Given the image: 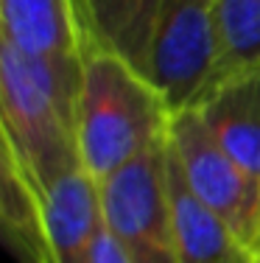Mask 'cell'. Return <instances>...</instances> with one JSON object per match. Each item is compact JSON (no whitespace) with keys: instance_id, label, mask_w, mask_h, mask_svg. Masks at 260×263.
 Instances as JSON below:
<instances>
[{"instance_id":"cell-1","label":"cell","mask_w":260,"mask_h":263,"mask_svg":"<svg viewBox=\"0 0 260 263\" xmlns=\"http://www.w3.org/2000/svg\"><path fill=\"white\" fill-rule=\"evenodd\" d=\"M171 121L173 109L146 73L87 42L76 98V148L95 182L163 146Z\"/></svg>"},{"instance_id":"cell-2","label":"cell","mask_w":260,"mask_h":263,"mask_svg":"<svg viewBox=\"0 0 260 263\" xmlns=\"http://www.w3.org/2000/svg\"><path fill=\"white\" fill-rule=\"evenodd\" d=\"M78 84L48 62L0 42L3 154L39 182L82 162L76 148Z\"/></svg>"},{"instance_id":"cell-3","label":"cell","mask_w":260,"mask_h":263,"mask_svg":"<svg viewBox=\"0 0 260 263\" xmlns=\"http://www.w3.org/2000/svg\"><path fill=\"white\" fill-rule=\"evenodd\" d=\"M168 146L188 187L260 258V177L210 135L193 109L173 115Z\"/></svg>"},{"instance_id":"cell-4","label":"cell","mask_w":260,"mask_h":263,"mask_svg":"<svg viewBox=\"0 0 260 263\" xmlns=\"http://www.w3.org/2000/svg\"><path fill=\"white\" fill-rule=\"evenodd\" d=\"M165 165L168 140L98 182L104 227L129 263H179Z\"/></svg>"},{"instance_id":"cell-5","label":"cell","mask_w":260,"mask_h":263,"mask_svg":"<svg viewBox=\"0 0 260 263\" xmlns=\"http://www.w3.org/2000/svg\"><path fill=\"white\" fill-rule=\"evenodd\" d=\"M221 70L215 0H163L148 51L146 76L173 115L190 109Z\"/></svg>"},{"instance_id":"cell-6","label":"cell","mask_w":260,"mask_h":263,"mask_svg":"<svg viewBox=\"0 0 260 263\" xmlns=\"http://www.w3.org/2000/svg\"><path fill=\"white\" fill-rule=\"evenodd\" d=\"M0 42L82 81L87 40L76 0H0Z\"/></svg>"},{"instance_id":"cell-7","label":"cell","mask_w":260,"mask_h":263,"mask_svg":"<svg viewBox=\"0 0 260 263\" xmlns=\"http://www.w3.org/2000/svg\"><path fill=\"white\" fill-rule=\"evenodd\" d=\"M190 109L241 165L260 177V62L221 70Z\"/></svg>"},{"instance_id":"cell-8","label":"cell","mask_w":260,"mask_h":263,"mask_svg":"<svg viewBox=\"0 0 260 263\" xmlns=\"http://www.w3.org/2000/svg\"><path fill=\"white\" fill-rule=\"evenodd\" d=\"M165 177L179 263H260L257 255L188 187L171 146Z\"/></svg>"},{"instance_id":"cell-9","label":"cell","mask_w":260,"mask_h":263,"mask_svg":"<svg viewBox=\"0 0 260 263\" xmlns=\"http://www.w3.org/2000/svg\"><path fill=\"white\" fill-rule=\"evenodd\" d=\"M84 40L146 73L163 0H76Z\"/></svg>"},{"instance_id":"cell-10","label":"cell","mask_w":260,"mask_h":263,"mask_svg":"<svg viewBox=\"0 0 260 263\" xmlns=\"http://www.w3.org/2000/svg\"><path fill=\"white\" fill-rule=\"evenodd\" d=\"M215 20L221 36V70L260 62V0H215Z\"/></svg>"},{"instance_id":"cell-11","label":"cell","mask_w":260,"mask_h":263,"mask_svg":"<svg viewBox=\"0 0 260 263\" xmlns=\"http://www.w3.org/2000/svg\"><path fill=\"white\" fill-rule=\"evenodd\" d=\"M95 263H129L123 249L117 247V241L109 235V230L104 227L101 238H98V247H95Z\"/></svg>"}]
</instances>
